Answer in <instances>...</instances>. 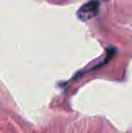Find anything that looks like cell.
<instances>
[{
  "mask_svg": "<svg viewBox=\"0 0 132 133\" xmlns=\"http://www.w3.org/2000/svg\"><path fill=\"white\" fill-rule=\"evenodd\" d=\"M100 10V2L97 0H91L83 5L77 12L78 18L82 21L89 20L95 17Z\"/></svg>",
  "mask_w": 132,
  "mask_h": 133,
  "instance_id": "1",
  "label": "cell"
}]
</instances>
